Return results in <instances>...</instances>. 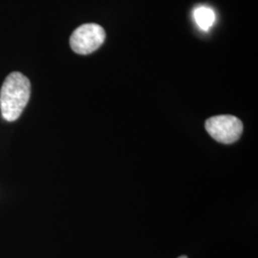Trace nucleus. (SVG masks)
Here are the masks:
<instances>
[{
    "instance_id": "f257e3e1",
    "label": "nucleus",
    "mask_w": 258,
    "mask_h": 258,
    "mask_svg": "<svg viewBox=\"0 0 258 258\" xmlns=\"http://www.w3.org/2000/svg\"><path fill=\"white\" fill-rule=\"evenodd\" d=\"M31 96V83L25 76L13 72L5 79L0 91V109L4 120H18Z\"/></svg>"
},
{
    "instance_id": "f03ea898",
    "label": "nucleus",
    "mask_w": 258,
    "mask_h": 258,
    "mask_svg": "<svg viewBox=\"0 0 258 258\" xmlns=\"http://www.w3.org/2000/svg\"><path fill=\"white\" fill-rule=\"evenodd\" d=\"M206 130L216 142L231 145L239 140L243 132L242 121L231 115H219L206 120Z\"/></svg>"
},
{
    "instance_id": "7ed1b4c3",
    "label": "nucleus",
    "mask_w": 258,
    "mask_h": 258,
    "mask_svg": "<svg viewBox=\"0 0 258 258\" xmlns=\"http://www.w3.org/2000/svg\"><path fill=\"white\" fill-rule=\"evenodd\" d=\"M105 32L102 26L87 23L77 28L70 37V46L79 55H88L102 46Z\"/></svg>"
},
{
    "instance_id": "20e7f679",
    "label": "nucleus",
    "mask_w": 258,
    "mask_h": 258,
    "mask_svg": "<svg viewBox=\"0 0 258 258\" xmlns=\"http://www.w3.org/2000/svg\"><path fill=\"white\" fill-rule=\"evenodd\" d=\"M194 19L198 27L208 31L215 22L216 16L214 11L207 6H199L194 11Z\"/></svg>"
},
{
    "instance_id": "39448f33",
    "label": "nucleus",
    "mask_w": 258,
    "mask_h": 258,
    "mask_svg": "<svg viewBox=\"0 0 258 258\" xmlns=\"http://www.w3.org/2000/svg\"><path fill=\"white\" fill-rule=\"evenodd\" d=\"M179 258H187L185 255H182V256H180Z\"/></svg>"
}]
</instances>
